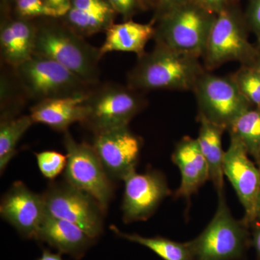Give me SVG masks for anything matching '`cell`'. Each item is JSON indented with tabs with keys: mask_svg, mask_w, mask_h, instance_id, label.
<instances>
[{
	"mask_svg": "<svg viewBox=\"0 0 260 260\" xmlns=\"http://www.w3.org/2000/svg\"><path fill=\"white\" fill-rule=\"evenodd\" d=\"M198 59L155 43L153 50L138 58L129 72L128 86L137 90H193L205 73Z\"/></svg>",
	"mask_w": 260,
	"mask_h": 260,
	"instance_id": "obj_1",
	"label": "cell"
},
{
	"mask_svg": "<svg viewBox=\"0 0 260 260\" xmlns=\"http://www.w3.org/2000/svg\"><path fill=\"white\" fill-rule=\"evenodd\" d=\"M34 55L56 61L91 85L99 83L102 59L99 48L93 47L64 21L36 24Z\"/></svg>",
	"mask_w": 260,
	"mask_h": 260,
	"instance_id": "obj_2",
	"label": "cell"
},
{
	"mask_svg": "<svg viewBox=\"0 0 260 260\" xmlns=\"http://www.w3.org/2000/svg\"><path fill=\"white\" fill-rule=\"evenodd\" d=\"M215 16L188 0L160 15V23L155 27V43L200 58L204 54Z\"/></svg>",
	"mask_w": 260,
	"mask_h": 260,
	"instance_id": "obj_3",
	"label": "cell"
},
{
	"mask_svg": "<svg viewBox=\"0 0 260 260\" xmlns=\"http://www.w3.org/2000/svg\"><path fill=\"white\" fill-rule=\"evenodd\" d=\"M145 104L138 90L128 85L99 83L87 95L81 124L94 134L128 126Z\"/></svg>",
	"mask_w": 260,
	"mask_h": 260,
	"instance_id": "obj_4",
	"label": "cell"
},
{
	"mask_svg": "<svg viewBox=\"0 0 260 260\" xmlns=\"http://www.w3.org/2000/svg\"><path fill=\"white\" fill-rule=\"evenodd\" d=\"M13 70L24 95L37 103L87 94L95 86L56 61L44 56L34 55Z\"/></svg>",
	"mask_w": 260,
	"mask_h": 260,
	"instance_id": "obj_5",
	"label": "cell"
},
{
	"mask_svg": "<svg viewBox=\"0 0 260 260\" xmlns=\"http://www.w3.org/2000/svg\"><path fill=\"white\" fill-rule=\"evenodd\" d=\"M218 207L211 221L189 242L194 260H239L249 243L246 226L233 217L224 191L218 193Z\"/></svg>",
	"mask_w": 260,
	"mask_h": 260,
	"instance_id": "obj_6",
	"label": "cell"
},
{
	"mask_svg": "<svg viewBox=\"0 0 260 260\" xmlns=\"http://www.w3.org/2000/svg\"><path fill=\"white\" fill-rule=\"evenodd\" d=\"M259 54L249 42L244 20L237 10L230 7L216 15L203 56L208 70L232 61L253 64Z\"/></svg>",
	"mask_w": 260,
	"mask_h": 260,
	"instance_id": "obj_7",
	"label": "cell"
},
{
	"mask_svg": "<svg viewBox=\"0 0 260 260\" xmlns=\"http://www.w3.org/2000/svg\"><path fill=\"white\" fill-rule=\"evenodd\" d=\"M67 150L65 181L96 200L104 211L113 195V186L93 145L75 141L68 131L64 133Z\"/></svg>",
	"mask_w": 260,
	"mask_h": 260,
	"instance_id": "obj_8",
	"label": "cell"
},
{
	"mask_svg": "<svg viewBox=\"0 0 260 260\" xmlns=\"http://www.w3.org/2000/svg\"><path fill=\"white\" fill-rule=\"evenodd\" d=\"M47 213L78 225L93 239L100 237L106 212L91 195L69 183H54L42 194Z\"/></svg>",
	"mask_w": 260,
	"mask_h": 260,
	"instance_id": "obj_9",
	"label": "cell"
},
{
	"mask_svg": "<svg viewBox=\"0 0 260 260\" xmlns=\"http://www.w3.org/2000/svg\"><path fill=\"white\" fill-rule=\"evenodd\" d=\"M200 114L225 129L243 112L253 107L231 78L203 73L194 89Z\"/></svg>",
	"mask_w": 260,
	"mask_h": 260,
	"instance_id": "obj_10",
	"label": "cell"
},
{
	"mask_svg": "<svg viewBox=\"0 0 260 260\" xmlns=\"http://www.w3.org/2000/svg\"><path fill=\"white\" fill-rule=\"evenodd\" d=\"M249 155L239 140L231 138L224 155L223 173L244 208L242 222L246 227L256 221V203L260 189V169Z\"/></svg>",
	"mask_w": 260,
	"mask_h": 260,
	"instance_id": "obj_11",
	"label": "cell"
},
{
	"mask_svg": "<svg viewBox=\"0 0 260 260\" xmlns=\"http://www.w3.org/2000/svg\"><path fill=\"white\" fill-rule=\"evenodd\" d=\"M93 146L109 178L124 181L135 172L141 140L128 126L95 134Z\"/></svg>",
	"mask_w": 260,
	"mask_h": 260,
	"instance_id": "obj_12",
	"label": "cell"
},
{
	"mask_svg": "<svg viewBox=\"0 0 260 260\" xmlns=\"http://www.w3.org/2000/svg\"><path fill=\"white\" fill-rule=\"evenodd\" d=\"M123 220L125 223L145 220L153 215L164 198L170 194L160 173H132L124 179Z\"/></svg>",
	"mask_w": 260,
	"mask_h": 260,
	"instance_id": "obj_13",
	"label": "cell"
},
{
	"mask_svg": "<svg viewBox=\"0 0 260 260\" xmlns=\"http://www.w3.org/2000/svg\"><path fill=\"white\" fill-rule=\"evenodd\" d=\"M47 213L42 195L30 190L21 181L11 186L0 205L2 218L27 239H36Z\"/></svg>",
	"mask_w": 260,
	"mask_h": 260,
	"instance_id": "obj_14",
	"label": "cell"
},
{
	"mask_svg": "<svg viewBox=\"0 0 260 260\" xmlns=\"http://www.w3.org/2000/svg\"><path fill=\"white\" fill-rule=\"evenodd\" d=\"M36 239L47 243L59 253L75 259L83 257L95 240L74 223L48 213L39 227Z\"/></svg>",
	"mask_w": 260,
	"mask_h": 260,
	"instance_id": "obj_15",
	"label": "cell"
},
{
	"mask_svg": "<svg viewBox=\"0 0 260 260\" xmlns=\"http://www.w3.org/2000/svg\"><path fill=\"white\" fill-rule=\"evenodd\" d=\"M172 160L181 173L180 186L176 191L178 198H190L210 179L209 167L197 138H183L174 150Z\"/></svg>",
	"mask_w": 260,
	"mask_h": 260,
	"instance_id": "obj_16",
	"label": "cell"
},
{
	"mask_svg": "<svg viewBox=\"0 0 260 260\" xmlns=\"http://www.w3.org/2000/svg\"><path fill=\"white\" fill-rule=\"evenodd\" d=\"M37 26L30 20L16 18L5 20L0 29V53L12 69L28 61L35 50Z\"/></svg>",
	"mask_w": 260,
	"mask_h": 260,
	"instance_id": "obj_17",
	"label": "cell"
},
{
	"mask_svg": "<svg viewBox=\"0 0 260 260\" xmlns=\"http://www.w3.org/2000/svg\"><path fill=\"white\" fill-rule=\"evenodd\" d=\"M88 93L37 102L30 109L29 115L34 123L46 124L56 131L65 133L71 124L83 121L84 104Z\"/></svg>",
	"mask_w": 260,
	"mask_h": 260,
	"instance_id": "obj_18",
	"label": "cell"
},
{
	"mask_svg": "<svg viewBox=\"0 0 260 260\" xmlns=\"http://www.w3.org/2000/svg\"><path fill=\"white\" fill-rule=\"evenodd\" d=\"M116 13L108 0H72L70 10L61 18L85 38L106 32L114 24Z\"/></svg>",
	"mask_w": 260,
	"mask_h": 260,
	"instance_id": "obj_19",
	"label": "cell"
},
{
	"mask_svg": "<svg viewBox=\"0 0 260 260\" xmlns=\"http://www.w3.org/2000/svg\"><path fill=\"white\" fill-rule=\"evenodd\" d=\"M154 22L139 23L133 20L112 24L106 30V37L100 49L101 55L113 51L131 52L138 58L145 54V49L150 39L155 37Z\"/></svg>",
	"mask_w": 260,
	"mask_h": 260,
	"instance_id": "obj_20",
	"label": "cell"
},
{
	"mask_svg": "<svg viewBox=\"0 0 260 260\" xmlns=\"http://www.w3.org/2000/svg\"><path fill=\"white\" fill-rule=\"evenodd\" d=\"M200 128L199 136L197 138L208 162L210 179L218 193L223 191V159L225 151L222 148V135L224 128L214 124L204 116L199 115Z\"/></svg>",
	"mask_w": 260,
	"mask_h": 260,
	"instance_id": "obj_21",
	"label": "cell"
},
{
	"mask_svg": "<svg viewBox=\"0 0 260 260\" xmlns=\"http://www.w3.org/2000/svg\"><path fill=\"white\" fill-rule=\"evenodd\" d=\"M111 229L118 237L148 248L164 260H194L189 242L180 243L160 237L149 238L136 234H126L113 225Z\"/></svg>",
	"mask_w": 260,
	"mask_h": 260,
	"instance_id": "obj_22",
	"label": "cell"
},
{
	"mask_svg": "<svg viewBox=\"0 0 260 260\" xmlns=\"http://www.w3.org/2000/svg\"><path fill=\"white\" fill-rule=\"evenodd\" d=\"M227 130L231 138L239 140L256 160L260 150V108H249Z\"/></svg>",
	"mask_w": 260,
	"mask_h": 260,
	"instance_id": "obj_23",
	"label": "cell"
},
{
	"mask_svg": "<svg viewBox=\"0 0 260 260\" xmlns=\"http://www.w3.org/2000/svg\"><path fill=\"white\" fill-rule=\"evenodd\" d=\"M30 115L1 119L0 124V171L3 174L16 153V146L34 124Z\"/></svg>",
	"mask_w": 260,
	"mask_h": 260,
	"instance_id": "obj_24",
	"label": "cell"
},
{
	"mask_svg": "<svg viewBox=\"0 0 260 260\" xmlns=\"http://www.w3.org/2000/svg\"><path fill=\"white\" fill-rule=\"evenodd\" d=\"M233 79L253 107L260 108V75L253 65L243 64Z\"/></svg>",
	"mask_w": 260,
	"mask_h": 260,
	"instance_id": "obj_25",
	"label": "cell"
},
{
	"mask_svg": "<svg viewBox=\"0 0 260 260\" xmlns=\"http://www.w3.org/2000/svg\"><path fill=\"white\" fill-rule=\"evenodd\" d=\"M17 18L30 20L37 18H61L44 0H15Z\"/></svg>",
	"mask_w": 260,
	"mask_h": 260,
	"instance_id": "obj_26",
	"label": "cell"
},
{
	"mask_svg": "<svg viewBox=\"0 0 260 260\" xmlns=\"http://www.w3.org/2000/svg\"><path fill=\"white\" fill-rule=\"evenodd\" d=\"M36 157L39 170L49 179H55L64 170L68 159L67 155L50 150L36 153Z\"/></svg>",
	"mask_w": 260,
	"mask_h": 260,
	"instance_id": "obj_27",
	"label": "cell"
},
{
	"mask_svg": "<svg viewBox=\"0 0 260 260\" xmlns=\"http://www.w3.org/2000/svg\"><path fill=\"white\" fill-rule=\"evenodd\" d=\"M116 13H119L124 19L129 18L140 8L137 0H108Z\"/></svg>",
	"mask_w": 260,
	"mask_h": 260,
	"instance_id": "obj_28",
	"label": "cell"
},
{
	"mask_svg": "<svg viewBox=\"0 0 260 260\" xmlns=\"http://www.w3.org/2000/svg\"><path fill=\"white\" fill-rule=\"evenodd\" d=\"M247 19L260 43V0H250L247 10Z\"/></svg>",
	"mask_w": 260,
	"mask_h": 260,
	"instance_id": "obj_29",
	"label": "cell"
},
{
	"mask_svg": "<svg viewBox=\"0 0 260 260\" xmlns=\"http://www.w3.org/2000/svg\"><path fill=\"white\" fill-rule=\"evenodd\" d=\"M195 4L213 14H218L223 10L230 8L234 0H191Z\"/></svg>",
	"mask_w": 260,
	"mask_h": 260,
	"instance_id": "obj_30",
	"label": "cell"
},
{
	"mask_svg": "<svg viewBox=\"0 0 260 260\" xmlns=\"http://www.w3.org/2000/svg\"><path fill=\"white\" fill-rule=\"evenodd\" d=\"M47 6L56 11L62 18L71 6L72 0H44Z\"/></svg>",
	"mask_w": 260,
	"mask_h": 260,
	"instance_id": "obj_31",
	"label": "cell"
},
{
	"mask_svg": "<svg viewBox=\"0 0 260 260\" xmlns=\"http://www.w3.org/2000/svg\"><path fill=\"white\" fill-rule=\"evenodd\" d=\"M187 1L188 0H156L160 16Z\"/></svg>",
	"mask_w": 260,
	"mask_h": 260,
	"instance_id": "obj_32",
	"label": "cell"
},
{
	"mask_svg": "<svg viewBox=\"0 0 260 260\" xmlns=\"http://www.w3.org/2000/svg\"><path fill=\"white\" fill-rule=\"evenodd\" d=\"M251 244L255 249L256 260H260V225H256L253 230Z\"/></svg>",
	"mask_w": 260,
	"mask_h": 260,
	"instance_id": "obj_33",
	"label": "cell"
},
{
	"mask_svg": "<svg viewBox=\"0 0 260 260\" xmlns=\"http://www.w3.org/2000/svg\"><path fill=\"white\" fill-rule=\"evenodd\" d=\"M37 260H64L61 257V254H55L51 251L45 249L43 251L42 255Z\"/></svg>",
	"mask_w": 260,
	"mask_h": 260,
	"instance_id": "obj_34",
	"label": "cell"
},
{
	"mask_svg": "<svg viewBox=\"0 0 260 260\" xmlns=\"http://www.w3.org/2000/svg\"><path fill=\"white\" fill-rule=\"evenodd\" d=\"M256 220L260 222V189L256 203Z\"/></svg>",
	"mask_w": 260,
	"mask_h": 260,
	"instance_id": "obj_35",
	"label": "cell"
},
{
	"mask_svg": "<svg viewBox=\"0 0 260 260\" xmlns=\"http://www.w3.org/2000/svg\"><path fill=\"white\" fill-rule=\"evenodd\" d=\"M139 3L140 8H145L150 4V0H137Z\"/></svg>",
	"mask_w": 260,
	"mask_h": 260,
	"instance_id": "obj_36",
	"label": "cell"
},
{
	"mask_svg": "<svg viewBox=\"0 0 260 260\" xmlns=\"http://www.w3.org/2000/svg\"><path fill=\"white\" fill-rule=\"evenodd\" d=\"M251 65H253V66L256 68V70L258 71V73H259L260 75V54L259 57L257 58V59H256L255 62H254V64Z\"/></svg>",
	"mask_w": 260,
	"mask_h": 260,
	"instance_id": "obj_37",
	"label": "cell"
},
{
	"mask_svg": "<svg viewBox=\"0 0 260 260\" xmlns=\"http://www.w3.org/2000/svg\"><path fill=\"white\" fill-rule=\"evenodd\" d=\"M255 162L256 165L258 166V167H259L260 169V150L259 152V154H258L257 158L256 159Z\"/></svg>",
	"mask_w": 260,
	"mask_h": 260,
	"instance_id": "obj_38",
	"label": "cell"
}]
</instances>
